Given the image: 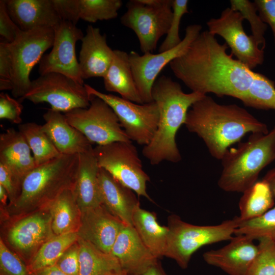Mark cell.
Masks as SVG:
<instances>
[{
	"label": "cell",
	"mask_w": 275,
	"mask_h": 275,
	"mask_svg": "<svg viewBox=\"0 0 275 275\" xmlns=\"http://www.w3.org/2000/svg\"><path fill=\"white\" fill-rule=\"evenodd\" d=\"M228 47L208 31L201 32L186 50L169 64L170 68L191 92L240 100L255 72L228 54Z\"/></svg>",
	"instance_id": "cell-1"
},
{
	"label": "cell",
	"mask_w": 275,
	"mask_h": 275,
	"mask_svg": "<svg viewBox=\"0 0 275 275\" xmlns=\"http://www.w3.org/2000/svg\"><path fill=\"white\" fill-rule=\"evenodd\" d=\"M184 125L204 141L212 157L220 160L247 133L269 132L265 123L243 107L219 104L207 95L190 107Z\"/></svg>",
	"instance_id": "cell-2"
},
{
	"label": "cell",
	"mask_w": 275,
	"mask_h": 275,
	"mask_svg": "<svg viewBox=\"0 0 275 275\" xmlns=\"http://www.w3.org/2000/svg\"><path fill=\"white\" fill-rule=\"evenodd\" d=\"M205 95L194 92L184 93L180 85L170 77L162 75L156 79L152 87V97L158 107V126L152 140L142 150L152 165L164 160L177 163L181 160L176 133L184 124L189 108Z\"/></svg>",
	"instance_id": "cell-3"
},
{
	"label": "cell",
	"mask_w": 275,
	"mask_h": 275,
	"mask_svg": "<svg viewBox=\"0 0 275 275\" xmlns=\"http://www.w3.org/2000/svg\"><path fill=\"white\" fill-rule=\"evenodd\" d=\"M275 160V126L268 133H252L222 158L217 184L227 192L243 193L257 181L261 171Z\"/></svg>",
	"instance_id": "cell-4"
},
{
	"label": "cell",
	"mask_w": 275,
	"mask_h": 275,
	"mask_svg": "<svg viewBox=\"0 0 275 275\" xmlns=\"http://www.w3.org/2000/svg\"><path fill=\"white\" fill-rule=\"evenodd\" d=\"M78 154H61L38 166L22 180L20 193L11 204L15 210L47 207L62 192L74 189L78 168Z\"/></svg>",
	"instance_id": "cell-5"
},
{
	"label": "cell",
	"mask_w": 275,
	"mask_h": 275,
	"mask_svg": "<svg viewBox=\"0 0 275 275\" xmlns=\"http://www.w3.org/2000/svg\"><path fill=\"white\" fill-rule=\"evenodd\" d=\"M238 216L219 224L198 226L183 221L176 215L168 217L169 234L164 256L174 260L182 269L187 267L194 253L204 245L230 240L239 224Z\"/></svg>",
	"instance_id": "cell-6"
},
{
	"label": "cell",
	"mask_w": 275,
	"mask_h": 275,
	"mask_svg": "<svg viewBox=\"0 0 275 275\" xmlns=\"http://www.w3.org/2000/svg\"><path fill=\"white\" fill-rule=\"evenodd\" d=\"M54 38V29L39 28L22 31L14 41L7 43L13 97L20 98L27 92L32 81L30 73L45 51L52 47Z\"/></svg>",
	"instance_id": "cell-7"
},
{
	"label": "cell",
	"mask_w": 275,
	"mask_h": 275,
	"mask_svg": "<svg viewBox=\"0 0 275 275\" xmlns=\"http://www.w3.org/2000/svg\"><path fill=\"white\" fill-rule=\"evenodd\" d=\"M94 152L99 168L107 171L138 196L153 201L146 190L150 177L144 171L137 149L131 142L97 145Z\"/></svg>",
	"instance_id": "cell-8"
},
{
	"label": "cell",
	"mask_w": 275,
	"mask_h": 275,
	"mask_svg": "<svg viewBox=\"0 0 275 275\" xmlns=\"http://www.w3.org/2000/svg\"><path fill=\"white\" fill-rule=\"evenodd\" d=\"M92 96L85 85L58 73L40 75L32 80L29 89L18 101L28 100L34 104L46 102L53 110L66 113L78 108H87Z\"/></svg>",
	"instance_id": "cell-9"
},
{
	"label": "cell",
	"mask_w": 275,
	"mask_h": 275,
	"mask_svg": "<svg viewBox=\"0 0 275 275\" xmlns=\"http://www.w3.org/2000/svg\"><path fill=\"white\" fill-rule=\"evenodd\" d=\"M126 7V12L120 19L121 24L134 32L143 53H152L170 28L173 17L172 0H161L154 5L131 0Z\"/></svg>",
	"instance_id": "cell-10"
},
{
	"label": "cell",
	"mask_w": 275,
	"mask_h": 275,
	"mask_svg": "<svg viewBox=\"0 0 275 275\" xmlns=\"http://www.w3.org/2000/svg\"><path fill=\"white\" fill-rule=\"evenodd\" d=\"M90 96L105 102L114 111L121 126L130 139L139 145H148L154 136L158 126L159 112L156 103L138 104L121 97L100 92L84 84Z\"/></svg>",
	"instance_id": "cell-11"
},
{
	"label": "cell",
	"mask_w": 275,
	"mask_h": 275,
	"mask_svg": "<svg viewBox=\"0 0 275 275\" xmlns=\"http://www.w3.org/2000/svg\"><path fill=\"white\" fill-rule=\"evenodd\" d=\"M70 125L92 143L104 145L116 142H131L112 108L101 99L92 96L87 108L64 113Z\"/></svg>",
	"instance_id": "cell-12"
},
{
	"label": "cell",
	"mask_w": 275,
	"mask_h": 275,
	"mask_svg": "<svg viewBox=\"0 0 275 275\" xmlns=\"http://www.w3.org/2000/svg\"><path fill=\"white\" fill-rule=\"evenodd\" d=\"M202 28L198 24L187 26L181 42L170 50L157 54L146 53L140 55L134 51L128 53L134 80L143 103L153 101L152 87L159 73L167 64L186 50L200 33Z\"/></svg>",
	"instance_id": "cell-13"
},
{
	"label": "cell",
	"mask_w": 275,
	"mask_h": 275,
	"mask_svg": "<svg viewBox=\"0 0 275 275\" xmlns=\"http://www.w3.org/2000/svg\"><path fill=\"white\" fill-rule=\"evenodd\" d=\"M241 14L230 8L224 10L218 18H212L206 23L208 31L221 36L231 48V53L250 69L261 65L264 51L260 48L251 35L245 32Z\"/></svg>",
	"instance_id": "cell-14"
},
{
	"label": "cell",
	"mask_w": 275,
	"mask_h": 275,
	"mask_svg": "<svg viewBox=\"0 0 275 275\" xmlns=\"http://www.w3.org/2000/svg\"><path fill=\"white\" fill-rule=\"evenodd\" d=\"M54 31L52 49L41 58L39 63V74L60 73L84 85L75 51L76 42L84 36L81 30L70 22L63 21Z\"/></svg>",
	"instance_id": "cell-15"
},
{
	"label": "cell",
	"mask_w": 275,
	"mask_h": 275,
	"mask_svg": "<svg viewBox=\"0 0 275 275\" xmlns=\"http://www.w3.org/2000/svg\"><path fill=\"white\" fill-rule=\"evenodd\" d=\"M125 225L101 205L81 212L77 233L78 238L91 243L103 252L110 253Z\"/></svg>",
	"instance_id": "cell-16"
},
{
	"label": "cell",
	"mask_w": 275,
	"mask_h": 275,
	"mask_svg": "<svg viewBox=\"0 0 275 275\" xmlns=\"http://www.w3.org/2000/svg\"><path fill=\"white\" fill-rule=\"evenodd\" d=\"M254 240L244 235H234L224 247L204 253L203 259L229 275H247L258 252Z\"/></svg>",
	"instance_id": "cell-17"
},
{
	"label": "cell",
	"mask_w": 275,
	"mask_h": 275,
	"mask_svg": "<svg viewBox=\"0 0 275 275\" xmlns=\"http://www.w3.org/2000/svg\"><path fill=\"white\" fill-rule=\"evenodd\" d=\"M8 12L24 32L39 28L54 29L62 21L53 0H5Z\"/></svg>",
	"instance_id": "cell-18"
},
{
	"label": "cell",
	"mask_w": 275,
	"mask_h": 275,
	"mask_svg": "<svg viewBox=\"0 0 275 275\" xmlns=\"http://www.w3.org/2000/svg\"><path fill=\"white\" fill-rule=\"evenodd\" d=\"M79 66L83 80L104 77L112 64L114 50L107 44L106 36L98 28L89 25L81 39Z\"/></svg>",
	"instance_id": "cell-19"
},
{
	"label": "cell",
	"mask_w": 275,
	"mask_h": 275,
	"mask_svg": "<svg viewBox=\"0 0 275 275\" xmlns=\"http://www.w3.org/2000/svg\"><path fill=\"white\" fill-rule=\"evenodd\" d=\"M51 223L49 210L47 213L42 211L25 217L10 229L9 241L22 254L26 257L30 255L31 258L32 252L35 253L43 243L55 235Z\"/></svg>",
	"instance_id": "cell-20"
},
{
	"label": "cell",
	"mask_w": 275,
	"mask_h": 275,
	"mask_svg": "<svg viewBox=\"0 0 275 275\" xmlns=\"http://www.w3.org/2000/svg\"><path fill=\"white\" fill-rule=\"evenodd\" d=\"M129 274L138 272L158 260L144 244L133 226L125 225L110 253Z\"/></svg>",
	"instance_id": "cell-21"
},
{
	"label": "cell",
	"mask_w": 275,
	"mask_h": 275,
	"mask_svg": "<svg viewBox=\"0 0 275 275\" xmlns=\"http://www.w3.org/2000/svg\"><path fill=\"white\" fill-rule=\"evenodd\" d=\"M43 130L61 154L75 155L93 147L92 143L66 120L64 114L51 108L43 115Z\"/></svg>",
	"instance_id": "cell-22"
},
{
	"label": "cell",
	"mask_w": 275,
	"mask_h": 275,
	"mask_svg": "<svg viewBox=\"0 0 275 275\" xmlns=\"http://www.w3.org/2000/svg\"><path fill=\"white\" fill-rule=\"evenodd\" d=\"M98 183L102 205L125 225L133 226V210L140 204L133 191L101 168L98 172Z\"/></svg>",
	"instance_id": "cell-23"
},
{
	"label": "cell",
	"mask_w": 275,
	"mask_h": 275,
	"mask_svg": "<svg viewBox=\"0 0 275 275\" xmlns=\"http://www.w3.org/2000/svg\"><path fill=\"white\" fill-rule=\"evenodd\" d=\"M0 163L21 182L37 167L32 151L19 131L9 128L1 134Z\"/></svg>",
	"instance_id": "cell-24"
},
{
	"label": "cell",
	"mask_w": 275,
	"mask_h": 275,
	"mask_svg": "<svg viewBox=\"0 0 275 275\" xmlns=\"http://www.w3.org/2000/svg\"><path fill=\"white\" fill-rule=\"evenodd\" d=\"M78 168L74 188L76 202L80 212L102 205L98 183L99 167L94 148L78 154Z\"/></svg>",
	"instance_id": "cell-25"
},
{
	"label": "cell",
	"mask_w": 275,
	"mask_h": 275,
	"mask_svg": "<svg viewBox=\"0 0 275 275\" xmlns=\"http://www.w3.org/2000/svg\"><path fill=\"white\" fill-rule=\"evenodd\" d=\"M105 89L116 92L122 98L138 104H143L136 88L129 60L128 53L114 50L112 64L104 76Z\"/></svg>",
	"instance_id": "cell-26"
},
{
	"label": "cell",
	"mask_w": 275,
	"mask_h": 275,
	"mask_svg": "<svg viewBox=\"0 0 275 275\" xmlns=\"http://www.w3.org/2000/svg\"><path fill=\"white\" fill-rule=\"evenodd\" d=\"M132 222L139 237L152 254L157 259L164 256L169 229L159 225L156 213L142 209L139 204L133 210Z\"/></svg>",
	"instance_id": "cell-27"
},
{
	"label": "cell",
	"mask_w": 275,
	"mask_h": 275,
	"mask_svg": "<svg viewBox=\"0 0 275 275\" xmlns=\"http://www.w3.org/2000/svg\"><path fill=\"white\" fill-rule=\"evenodd\" d=\"M73 190H64L46 207L51 216V229L55 235L77 232L79 227L81 212Z\"/></svg>",
	"instance_id": "cell-28"
},
{
	"label": "cell",
	"mask_w": 275,
	"mask_h": 275,
	"mask_svg": "<svg viewBox=\"0 0 275 275\" xmlns=\"http://www.w3.org/2000/svg\"><path fill=\"white\" fill-rule=\"evenodd\" d=\"M79 275H107L122 269L111 254L102 252L91 243L78 238Z\"/></svg>",
	"instance_id": "cell-29"
},
{
	"label": "cell",
	"mask_w": 275,
	"mask_h": 275,
	"mask_svg": "<svg viewBox=\"0 0 275 275\" xmlns=\"http://www.w3.org/2000/svg\"><path fill=\"white\" fill-rule=\"evenodd\" d=\"M242 194L238 204L240 221L258 217L274 206L275 200L270 188L263 179L256 181Z\"/></svg>",
	"instance_id": "cell-30"
},
{
	"label": "cell",
	"mask_w": 275,
	"mask_h": 275,
	"mask_svg": "<svg viewBox=\"0 0 275 275\" xmlns=\"http://www.w3.org/2000/svg\"><path fill=\"white\" fill-rule=\"evenodd\" d=\"M78 239L77 232L54 235L38 249L26 264L29 272L55 265L64 252Z\"/></svg>",
	"instance_id": "cell-31"
},
{
	"label": "cell",
	"mask_w": 275,
	"mask_h": 275,
	"mask_svg": "<svg viewBox=\"0 0 275 275\" xmlns=\"http://www.w3.org/2000/svg\"><path fill=\"white\" fill-rule=\"evenodd\" d=\"M18 128L28 143L37 166L61 155L43 130L42 125L34 122H28L19 124Z\"/></svg>",
	"instance_id": "cell-32"
},
{
	"label": "cell",
	"mask_w": 275,
	"mask_h": 275,
	"mask_svg": "<svg viewBox=\"0 0 275 275\" xmlns=\"http://www.w3.org/2000/svg\"><path fill=\"white\" fill-rule=\"evenodd\" d=\"M246 106L275 110V84L264 75L254 72L253 81L240 99Z\"/></svg>",
	"instance_id": "cell-33"
},
{
	"label": "cell",
	"mask_w": 275,
	"mask_h": 275,
	"mask_svg": "<svg viewBox=\"0 0 275 275\" xmlns=\"http://www.w3.org/2000/svg\"><path fill=\"white\" fill-rule=\"evenodd\" d=\"M122 4L121 0H78L79 17L91 23L113 19Z\"/></svg>",
	"instance_id": "cell-34"
},
{
	"label": "cell",
	"mask_w": 275,
	"mask_h": 275,
	"mask_svg": "<svg viewBox=\"0 0 275 275\" xmlns=\"http://www.w3.org/2000/svg\"><path fill=\"white\" fill-rule=\"evenodd\" d=\"M234 235H244L253 240L267 238L275 242V206L258 217L240 221Z\"/></svg>",
	"instance_id": "cell-35"
},
{
	"label": "cell",
	"mask_w": 275,
	"mask_h": 275,
	"mask_svg": "<svg viewBox=\"0 0 275 275\" xmlns=\"http://www.w3.org/2000/svg\"><path fill=\"white\" fill-rule=\"evenodd\" d=\"M230 5L231 9L239 12L243 19L249 22L252 37L257 45L264 50L266 46L264 36L267 25L259 16L254 2L248 0H231Z\"/></svg>",
	"instance_id": "cell-36"
},
{
	"label": "cell",
	"mask_w": 275,
	"mask_h": 275,
	"mask_svg": "<svg viewBox=\"0 0 275 275\" xmlns=\"http://www.w3.org/2000/svg\"><path fill=\"white\" fill-rule=\"evenodd\" d=\"M258 240V252L247 275H275V242L267 238Z\"/></svg>",
	"instance_id": "cell-37"
},
{
	"label": "cell",
	"mask_w": 275,
	"mask_h": 275,
	"mask_svg": "<svg viewBox=\"0 0 275 275\" xmlns=\"http://www.w3.org/2000/svg\"><path fill=\"white\" fill-rule=\"evenodd\" d=\"M187 0H172L173 17L166 37L159 47V52L166 51L178 46L182 41L179 26L182 16L188 13Z\"/></svg>",
	"instance_id": "cell-38"
},
{
	"label": "cell",
	"mask_w": 275,
	"mask_h": 275,
	"mask_svg": "<svg viewBox=\"0 0 275 275\" xmlns=\"http://www.w3.org/2000/svg\"><path fill=\"white\" fill-rule=\"evenodd\" d=\"M1 275H29L27 265L0 240Z\"/></svg>",
	"instance_id": "cell-39"
},
{
	"label": "cell",
	"mask_w": 275,
	"mask_h": 275,
	"mask_svg": "<svg viewBox=\"0 0 275 275\" xmlns=\"http://www.w3.org/2000/svg\"><path fill=\"white\" fill-rule=\"evenodd\" d=\"M23 106L21 103L10 96L7 93L0 94V119H7L10 122L20 124L21 114Z\"/></svg>",
	"instance_id": "cell-40"
},
{
	"label": "cell",
	"mask_w": 275,
	"mask_h": 275,
	"mask_svg": "<svg viewBox=\"0 0 275 275\" xmlns=\"http://www.w3.org/2000/svg\"><path fill=\"white\" fill-rule=\"evenodd\" d=\"M22 31L10 16L5 0L0 1V35L4 42L11 43L15 41Z\"/></svg>",
	"instance_id": "cell-41"
},
{
	"label": "cell",
	"mask_w": 275,
	"mask_h": 275,
	"mask_svg": "<svg viewBox=\"0 0 275 275\" xmlns=\"http://www.w3.org/2000/svg\"><path fill=\"white\" fill-rule=\"evenodd\" d=\"M55 265L66 275H79V245L77 241L64 252Z\"/></svg>",
	"instance_id": "cell-42"
},
{
	"label": "cell",
	"mask_w": 275,
	"mask_h": 275,
	"mask_svg": "<svg viewBox=\"0 0 275 275\" xmlns=\"http://www.w3.org/2000/svg\"><path fill=\"white\" fill-rule=\"evenodd\" d=\"M22 182L5 166L0 163V185L7 190L11 204L18 197Z\"/></svg>",
	"instance_id": "cell-43"
},
{
	"label": "cell",
	"mask_w": 275,
	"mask_h": 275,
	"mask_svg": "<svg viewBox=\"0 0 275 275\" xmlns=\"http://www.w3.org/2000/svg\"><path fill=\"white\" fill-rule=\"evenodd\" d=\"M12 84L11 77V66L9 56L8 44L0 43V90H12Z\"/></svg>",
	"instance_id": "cell-44"
},
{
	"label": "cell",
	"mask_w": 275,
	"mask_h": 275,
	"mask_svg": "<svg viewBox=\"0 0 275 275\" xmlns=\"http://www.w3.org/2000/svg\"><path fill=\"white\" fill-rule=\"evenodd\" d=\"M53 2L62 20L76 25L80 19L78 0H53Z\"/></svg>",
	"instance_id": "cell-45"
},
{
	"label": "cell",
	"mask_w": 275,
	"mask_h": 275,
	"mask_svg": "<svg viewBox=\"0 0 275 275\" xmlns=\"http://www.w3.org/2000/svg\"><path fill=\"white\" fill-rule=\"evenodd\" d=\"M254 2L262 21L270 26L275 44V0H255Z\"/></svg>",
	"instance_id": "cell-46"
},
{
	"label": "cell",
	"mask_w": 275,
	"mask_h": 275,
	"mask_svg": "<svg viewBox=\"0 0 275 275\" xmlns=\"http://www.w3.org/2000/svg\"><path fill=\"white\" fill-rule=\"evenodd\" d=\"M129 275H167L158 261H156L144 269Z\"/></svg>",
	"instance_id": "cell-47"
},
{
	"label": "cell",
	"mask_w": 275,
	"mask_h": 275,
	"mask_svg": "<svg viewBox=\"0 0 275 275\" xmlns=\"http://www.w3.org/2000/svg\"><path fill=\"white\" fill-rule=\"evenodd\" d=\"M29 275H66L56 265L44 267L29 272Z\"/></svg>",
	"instance_id": "cell-48"
},
{
	"label": "cell",
	"mask_w": 275,
	"mask_h": 275,
	"mask_svg": "<svg viewBox=\"0 0 275 275\" xmlns=\"http://www.w3.org/2000/svg\"><path fill=\"white\" fill-rule=\"evenodd\" d=\"M263 179L268 184L275 200V168L269 170Z\"/></svg>",
	"instance_id": "cell-49"
},
{
	"label": "cell",
	"mask_w": 275,
	"mask_h": 275,
	"mask_svg": "<svg viewBox=\"0 0 275 275\" xmlns=\"http://www.w3.org/2000/svg\"><path fill=\"white\" fill-rule=\"evenodd\" d=\"M8 198H9V196L7 190L2 185H0V201L1 204L5 205Z\"/></svg>",
	"instance_id": "cell-50"
},
{
	"label": "cell",
	"mask_w": 275,
	"mask_h": 275,
	"mask_svg": "<svg viewBox=\"0 0 275 275\" xmlns=\"http://www.w3.org/2000/svg\"><path fill=\"white\" fill-rule=\"evenodd\" d=\"M107 275H129V274L124 270L121 269L120 270L109 273Z\"/></svg>",
	"instance_id": "cell-51"
}]
</instances>
